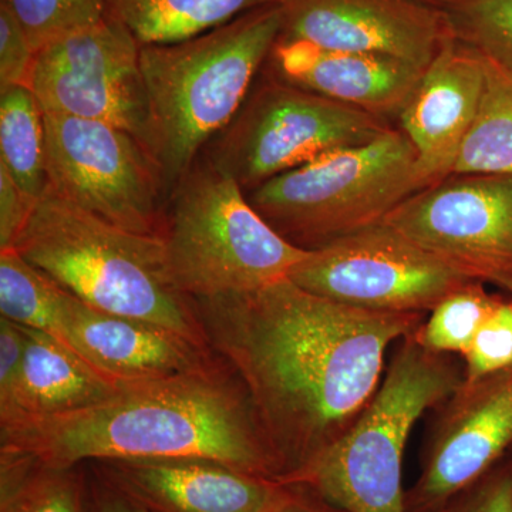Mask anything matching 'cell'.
Returning <instances> with one entry per match:
<instances>
[{"mask_svg":"<svg viewBox=\"0 0 512 512\" xmlns=\"http://www.w3.org/2000/svg\"><path fill=\"white\" fill-rule=\"evenodd\" d=\"M192 302L208 345L244 386L285 484L350 429L382 383L387 350L426 316L353 308L289 278Z\"/></svg>","mask_w":512,"mask_h":512,"instance_id":"6da1fadb","label":"cell"},{"mask_svg":"<svg viewBox=\"0 0 512 512\" xmlns=\"http://www.w3.org/2000/svg\"><path fill=\"white\" fill-rule=\"evenodd\" d=\"M0 451L55 468L90 460H207L279 480L244 386L231 367L214 362L124 384L106 402L79 412L0 426Z\"/></svg>","mask_w":512,"mask_h":512,"instance_id":"7a4b0ae2","label":"cell"},{"mask_svg":"<svg viewBox=\"0 0 512 512\" xmlns=\"http://www.w3.org/2000/svg\"><path fill=\"white\" fill-rule=\"evenodd\" d=\"M12 248L87 305L210 348L194 302L171 279L160 237L114 227L47 187Z\"/></svg>","mask_w":512,"mask_h":512,"instance_id":"3957f363","label":"cell"},{"mask_svg":"<svg viewBox=\"0 0 512 512\" xmlns=\"http://www.w3.org/2000/svg\"><path fill=\"white\" fill-rule=\"evenodd\" d=\"M279 5L171 45L141 46L154 156L168 198L205 148L234 120L281 35Z\"/></svg>","mask_w":512,"mask_h":512,"instance_id":"277c9868","label":"cell"},{"mask_svg":"<svg viewBox=\"0 0 512 512\" xmlns=\"http://www.w3.org/2000/svg\"><path fill=\"white\" fill-rule=\"evenodd\" d=\"M160 238L171 279L191 301L274 284L309 252L278 234L205 156L171 191Z\"/></svg>","mask_w":512,"mask_h":512,"instance_id":"5b68a950","label":"cell"},{"mask_svg":"<svg viewBox=\"0 0 512 512\" xmlns=\"http://www.w3.org/2000/svg\"><path fill=\"white\" fill-rule=\"evenodd\" d=\"M464 382L451 355L400 340L382 383L350 429L296 483L346 512H406L403 457L414 424Z\"/></svg>","mask_w":512,"mask_h":512,"instance_id":"8992f818","label":"cell"},{"mask_svg":"<svg viewBox=\"0 0 512 512\" xmlns=\"http://www.w3.org/2000/svg\"><path fill=\"white\" fill-rule=\"evenodd\" d=\"M421 188L412 143L392 127L370 143L325 154L245 194L286 241L313 251L379 224Z\"/></svg>","mask_w":512,"mask_h":512,"instance_id":"52a82bcc","label":"cell"},{"mask_svg":"<svg viewBox=\"0 0 512 512\" xmlns=\"http://www.w3.org/2000/svg\"><path fill=\"white\" fill-rule=\"evenodd\" d=\"M392 127L286 83L264 66L237 116L202 156L248 192L325 154L370 143Z\"/></svg>","mask_w":512,"mask_h":512,"instance_id":"ba28073f","label":"cell"},{"mask_svg":"<svg viewBox=\"0 0 512 512\" xmlns=\"http://www.w3.org/2000/svg\"><path fill=\"white\" fill-rule=\"evenodd\" d=\"M47 187L114 227L160 237L168 190L156 156L104 121L45 114Z\"/></svg>","mask_w":512,"mask_h":512,"instance_id":"9c48e42d","label":"cell"},{"mask_svg":"<svg viewBox=\"0 0 512 512\" xmlns=\"http://www.w3.org/2000/svg\"><path fill=\"white\" fill-rule=\"evenodd\" d=\"M141 45L113 16L36 53L28 86L43 114L104 121L154 154L153 119Z\"/></svg>","mask_w":512,"mask_h":512,"instance_id":"30bf717a","label":"cell"},{"mask_svg":"<svg viewBox=\"0 0 512 512\" xmlns=\"http://www.w3.org/2000/svg\"><path fill=\"white\" fill-rule=\"evenodd\" d=\"M288 278L353 308L423 315L471 282L383 221L309 251Z\"/></svg>","mask_w":512,"mask_h":512,"instance_id":"8fae6325","label":"cell"},{"mask_svg":"<svg viewBox=\"0 0 512 512\" xmlns=\"http://www.w3.org/2000/svg\"><path fill=\"white\" fill-rule=\"evenodd\" d=\"M383 222L471 281L512 276V175L451 174Z\"/></svg>","mask_w":512,"mask_h":512,"instance_id":"7c38bea8","label":"cell"},{"mask_svg":"<svg viewBox=\"0 0 512 512\" xmlns=\"http://www.w3.org/2000/svg\"><path fill=\"white\" fill-rule=\"evenodd\" d=\"M421 454L406 512H437L470 487L512 446V369L466 382L444 400Z\"/></svg>","mask_w":512,"mask_h":512,"instance_id":"4fadbf2b","label":"cell"},{"mask_svg":"<svg viewBox=\"0 0 512 512\" xmlns=\"http://www.w3.org/2000/svg\"><path fill=\"white\" fill-rule=\"evenodd\" d=\"M279 39L377 53L424 67L451 39L444 10L419 0H281Z\"/></svg>","mask_w":512,"mask_h":512,"instance_id":"5bb4252c","label":"cell"},{"mask_svg":"<svg viewBox=\"0 0 512 512\" xmlns=\"http://www.w3.org/2000/svg\"><path fill=\"white\" fill-rule=\"evenodd\" d=\"M487 63L451 37L424 70L397 121L416 153L423 188L453 174L458 154L480 111ZM421 188V190H423Z\"/></svg>","mask_w":512,"mask_h":512,"instance_id":"9a60e30c","label":"cell"},{"mask_svg":"<svg viewBox=\"0 0 512 512\" xmlns=\"http://www.w3.org/2000/svg\"><path fill=\"white\" fill-rule=\"evenodd\" d=\"M55 338L120 384L167 379L212 362L210 348L154 323L100 311L64 289Z\"/></svg>","mask_w":512,"mask_h":512,"instance_id":"2e32d148","label":"cell"},{"mask_svg":"<svg viewBox=\"0 0 512 512\" xmlns=\"http://www.w3.org/2000/svg\"><path fill=\"white\" fill-rule=\"evenodd\" d=\"M104 480L151 512H271L291 485L207 460L103 461Z\"/></svg>","mask_w":512,"mask_h":512,"instance_id":"e0dca14e","label":"cell"},{"mask_svg":"<svg viewBox=\"0 0 512 512\" xmlns=\"http://www.w3.org/2000/svg\"><path fill=\"white\" fill-rule=\"evenodd\" d=\"M265 70L293 86L390 120L399 117L426 69L392 56L322 49L278 37Z\"/></svg>","mask_w":512,"mask_h":512,"instance_id":"ac0fdd59","label":"cell"},{"mask_svg":"<svg viewBox=\"0 0 512 512\" xmlns=\"http://www.w3.org/2000/svg\"><path fill=\"white\" fill-rule=\"evenodd\" d=\"M22 372L15 406L0 426L30 417L57 416L109 400L124 384L111 380L55 336L22 328Z\"/></svg>","mask_w":512,"mask_h":512,"instance_id":"d6986e66","label":"cell"},{"mask_svg":"<svg viewBox=\"0 0 512 512\" xmlns=\"http://www.w3.org/2000/svg\"><path fill=\"white\" fill-rule=\"evenodd\" d=\"M281 0H107V12L141 46L171 45L227 25Z\"/></svg>","mask_w":512,"mask_h":512,"instance_id":"ffe728a7","label":"cell"},{"mask_svg":"<svg viewBox=\"0 0 512 512\" xmlns=\"http://www.w3.org/2000/svg\"><path fill=\"white\" fill-rule=\"evenodd\" d=\"M0 165L33 204L47 190L45 114L28 84L0 90Z\"/></svg>","mask_w":512,"mask_h":512,"instance_id":"44dd1931","label":"cell"},{"mask_svg":"<svg viewBox=\"0 0 512 512\" xmlns=\"http://www.w3.org/2000/svg\"><path fill=\"white\" fill-rule=\"evenodd\" d=\"M485 63L483 101L453 174L512 175V76Z\"/></svg>","mask_w":512,"mask_h":512,"instance_id":"7402d4cb","label":"cell"},{"mask_svg":"<svg viewBox=\"0 0 512 512\" xmlns=\"http://www.w3.org/2000/svg\"><path fill=\"white\" fill-rule=\"evenodd\" d=\"M0 512H86L82 480L74 468L0 451Z\"/></svg>","mask_w":512,"mask_h":512,"instance_id":"603a6c76","label":"cell"},{"mask_svg":"<svg viewBox=\"0 0 512 512\" xmlns=\"http://www.w3.org/2000/svg\"><path fill=\"white\" fill-rule=\"evenodd\" d=\"M63 288L15 249L0 251V313L22 328L56 336Z\"/></svg>","mask_w":512,"mask_h":512,"instance_id":"cb8c5ba5","label":"cell"},{"mask_svg":"<svg viewBox=\"0 0 512 512\" xmlns=\"http://www.w3.org/2000/svg\"><path fill=\"white\" fill-rule=\"evenodd\" d=\"M484 282L471 281L448 293L413 333L423 348L441 355L463 356L498 299Z\"/></svg>","mask_w":512,"mask_h":512,"instance_id":"d4e9b609","label":"cell"},{"mask_svg":"<svg viewBox=\"0 0 512 512\" xmlns=\"http://www.w3.org/2000/svg\"><path fill=\"white\" fill-rule=\"evenodd\" d=\"M444 13L454 39L512 76V0H456Z\"/></svg>","mask_w":512,"mask_h":512,"instance_id":"484cf974","label":"cell"},{"mask_svg":"<svg viewBox=\"0 0 512 512\" xmlns=\"http://www.w3.org/2000/svg\"><path fill=\"white\" fill-rule=\"evenodd\" d=\"M0 5L18 20L36 53L109 15L107 0H0Z\"/></svg>","mask_w":512,"mask_h":512,"instance_id":"4316f807","label":"cell"},{"mask_svg":"<svg viewBox=\"0 0 512 512\" xmlns=\"http://www.w3.org/2000/svg\"><path fill=\"white\" fill-rule=\"evenodd\" d=\"M463 357L470 383L512 369V299H498Z\"/></svg>","mask_w":512,"mask_h":512,"instance_id":"83f0119b","label":"cell"},{"mask_svg":"<svg viewBox=\"0 0 512 512\" xmlns=\"http://www.w3.org/2000/svg\"><path fill=\"white\" fill-rule=\"evenodd\" d=\"M437 512H512V467L495 466Z\"/></svg>","mask_w":512,"mask_h":512,"instance_id":"f1b7e54d","label":"cell"},{"mask_svg":"<svg viewBox=\"0 0 512 512\" xmlns=\"http://www.w3.org/2000/svg\"><path fill=\"white\" fill-rule=\"evenodd\" d=\"M36 50L6 6L0 5V90L28 84Z\"/></svg>","mask_w":512,"mask_h":512,"instance_id":"f546056e","label":"cell"},{"mask_svg":"<svg viewBox=\"0 0 512 512\" xmlns=\"http://www.w3.org/2000/svg\"><path fill=\"white\" fill-rule=\"evenodd\" d=\"M23 352L25 336L20 326L0 319V420L6 419L15 406Z\"/></svg>","mask_w":512,"mask_h":512,"instance_id":"4dcf8cb0","label":"cell"},{"mask_svg":"<svg viewBox=\"0 0 512 512\" xmlns=\"http://www.w3.org/2000/svg\"><path fill=\"white\" fill-rule=\"evenodd\" d=\"M35 205L0 165V251L12 248Z\"/></svg>","mask_w":512,"mask_h":512,"instance_id":"1f68e13d","label":"cell"},{"mask_svg":"<svg viewBox=\"0 0 512 512\" xmlns=\"http://www.w3.org/2000/svg\"><path fill=\"white\" fill-rule=\"evenodd\" d=\"M291 490L282 503L271 512H346L329 501L323 500L311 488L301 484H289Z\"/></svg>","mask_w":512,"mask_h":512,"instance_id":"d6a6232c","label":"cell"},{"mask_svg":"<svg viewBox=\"0 0 512 512\" xmlns=\"http://www.w3.org/2000/svg\"><path fill=\"white\" fill-rule=\"evenodd\" d=\"M90 512H151L148 508L128 497L119 488L104 480L93 495L92 511Z\"/></svg>","mask_w":512,"mask_h":512,"instance_id":"836d02e7","label":"cell"},{"mask_svg":"<svg viewBox=\"0 0 512 512\" xmlns=\"http://www.w3.org/2000/svg\"><path fill=\"white\" fill-rule=\"evenodd\" d=\"M419 2L426 3V5L434 6V8L446 10L448 6L453 5L456 0H419Z\"/></svg>","mask_w":512,"mask_h":512,"instance_id":"e575fe53","label":"cell"},{"mask_svg":"<svg viewBox=\"0 0 512 512\" xmlns=\"http://www.w3.org/2000/svg\"><path fill=\"white\" fill-rule=\"evenodd\" d=\"M498 286H501V288H504L505 291L510 292V295L512 296V276H507V278L500 279V281L497 282Z\"/></svg>","mask_w":512,"mask_h":512,"instance_id":"d590c367","label":"cell"}]
</instances>
